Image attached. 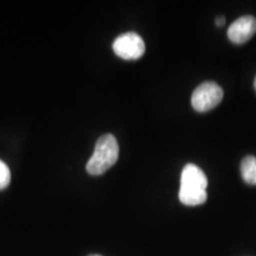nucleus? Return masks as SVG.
<instances>
[{"instance_id": "10", "label": "nucleus", "mask_w": 256, "mask_h": 256, "mask_svg": "<svg viewBox=\"0 0 256 256\" xmlns=\"http://www.w3.org/2000/svg\"><path fill=\"white\" fill-rule=\"evenodd\" d=\"M90 256H100V255H90Z\"/></svg>"}, {"instance_id": "5", "label": "nucleus", "mask_w": 256, "mask_h": 256, "mask_svg": "<svg viewBox=\"0 0 256 256\" xmlns=\"http://www.w3.org/2000/svg\"><path fill=\"white\" fill-rule=\"evenodd\" d=\"M256 34V18L252 16H243L230 25L228 38L235 44L248 42Z\"/></svg>"}, {"instance_id": "6", "label": "nucleus", "mask_w": 256, "mask_h": 256, "mask_svg": "<svg viewBox=\"0 0 256 256\" xmlns=\"http://www.w3.org/2000/svg\"><path fill=\"white\" fill-rule=\"evenodd\" d=\"M243 180L249 185H256V156H248L241 162Z\"/></svg>"}, {"instance_id": "9", "label": "nucleus", "mask_w": 256, "mask_h": 256, "mask_svg": "<svg viewBox=\"0 0 256 256\" xmlns=\"http://www.w3.org/2000/svg\"><path fill=\"white\" fill-rule=\"evenodd\" d=\"M254 88H255V92H256V76H255V81H254Z\"/></svg>"}, {"instance_id": "4", "label": "nucleus", "mask_w": 256, "mask_h": 256, "mask_svg": "<svg viewBox=\"0 0 256 256\" xmlns=\"http://www.w3.org/2000/svg\"><path fill=\"white\" fill-rule=\"evenodd\" d=\"M113 50L122 60H139L145 54V43L136 32H127L114 40Z\"/></svg>"}, {"instance_id": "1", "label": "nucleus", "mask_w": 256, "mask_h": 256, "mask_svg": "<svg viewBox=\"0 0 256 256\" xmlns=\"http://www.w3.org/2000/svg\"><path fill=\"white\" fill-rule=\"evenodd\" d=\"M208 178L203 170L194 164L185 165L180 177L179 200L188 206H196L206 203L208 194Z\"/></svg>"}, {"instance_id": "7", "label": "nucleus", "mask_w": 256, "mask_h": 256, "mask_svg": "<svg viewBox=\"0 0 256 256\" xmlns=\"http://www.w3.org/2000/svg\"><path fill=\"white\" fill-rule=\"evenodd\" d=\"M10 182H11V171L8 166L0 159V190L8 188Z\"/></svg>"}, {"instance_id": "3", "label": "nucleus", "mask_w": 256, "mask_h": 256, "mask_svg": "<svg viewBox=\"0 0 256 256\" xmlns=\"http://www.w3.org/2000/svg\"><path fill=\"white\" fill-rule=\"evenodd\" d=\"M223 98V89L212 81H206L194 89L191 104L194 110L206 113L220 104Z\"/></svg>"}, {"instance_id": "2", "label": "nucleus", "mask_w": 256, "mask_h": 256, "mask_svg": "<svg viewBox=\"0 0 256 256\" xmlns=\"http://www.w3.org/2000/svg\"><path fill=\"white\" fill-rule=\"evenodd\" d=\"M119 158V144L112 134L98 138L94 153L87 162V172L92 176H100L110 168Z\"/></svg>"}, {"instance_id": "8", "label": "nucleus", "mask_w": 256, "mask_h": 256, "mask_svg": "<svg viewBox=\"0 0 256 256\" xmlns=\"http://www.w3.org/2000/svg\"><path fill=\"white\" fill-rule=\"evenodd\" d=\"M215 23H216L217 26H223V25L226 24V18L222 17V16H220V17H217Z\"/></svg>"}]
</instances>
